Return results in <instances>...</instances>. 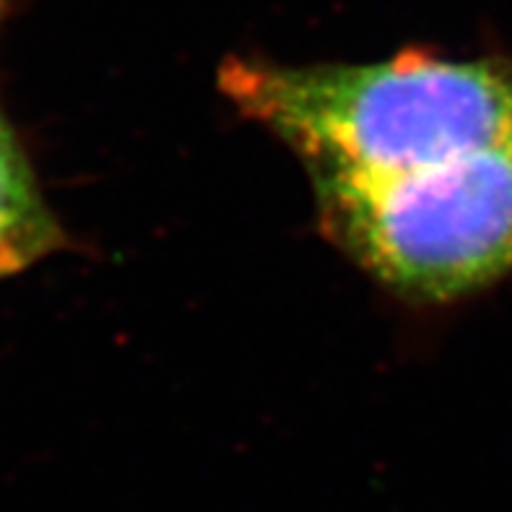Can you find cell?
I'll list each match as a JSON object with an SVG mask.
<instances>
[{
  "label": "cell",
  "instance_id": "cell-1",
  "mask_svg": "<svg viewBox=\"0 0 512 512\" xmlns=\"http://www.w3.org/2000/svg\"><path fill=\"white\" fill-rule=\"evenodd\" d=\"M221 91L302 159L312 182L383 180L512 146V60L403 52L375 65L229 58Z\"/></svg>",
  "mask_w": 512,
  "mask_h": 512
},
{
  "label": "cell",
  "instance_id": "cell-4",
  "mask_svg": "<svg viewBox=\"0 0 512 512\" xmlns=\"http://www.w3.org/2000/svg\"><path fill=\"white\" fill-rule=\"evenodd\" d=\"M6 16H8V3H6V0H0V26H3Z\"/></svg>",
  "mask_w": 512,
  "mask_h": 512
},
{
  "label": "cell",
  "instance_id": "cell-3",
  "mask_svg": "<svg viewBox=\"0 0 512 512\" xmlns=\"http://www.w3.org/2000/svg\"><path fill=\"white\" fill-rule=\"evenodd\" d=\"M63 245V227L39 193L24 146L0 110V281Z\"/></svg>",
  "mask_w": 512,
  "mask_h": 512
},
{
  "label": "cell",
  "instance_id": "cell-2",
  "mask_svg": "<svg viewBox=\"0 0 512 512\" xmlns=\"http://www.w3.org/2000/svg\"><path fill=\"white\" fill-rule=\"evenodd\" d=\"M312 190L328 240L398 292L461 297L512 271V146Z\"/></svg>",
  "mask_w": 512,
  "mask_h": 512
}]
</instances>
